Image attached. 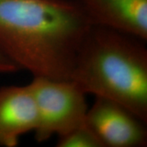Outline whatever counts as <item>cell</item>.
<instances>
[{
    "label": "cell",
    "mask_w": 147,
    "mask_h": 147,
    "mask_svg": "<svg viewBox=\"0 0 147 147\" xmlns=\"http://www.w3.org/2000/svg\"><path fill=\"white\" fill-rule=\"evenodd\" d=\"M91 26L74 0H0V48L33 77L71 79Z\"/></svg>",
    "instance_id": "cell-1"
},
{
    "label": "cell",
    "mask_w": 147,
    "mask_h": 147,
    "mask_svg": "<svg viewBox=\"0 0 147 147\" xmlns=\"http://www.w3.org/2000/svg\"><path fill=\"white\" fill-rule=\"evenodd\" d=\"M146 41L91 26L79 46L71 80L86 94L115 100L147 123Z\"/></svg>",
    "instance_id": "cell-2"
},
{
    "label": "cell",
    "mask_w": 147,
    "mask_h": 147,
    "mask_svg": "<svg viewBox=\"0 0 147 147\" xmlns=\"http://www.w3.org/2000/svg\"><path fill=\"white\" fill-rule=\"evenodd\" d=\"M36 103L37 142H47L81 126L88 110L87 94L71 79L33 77L28 84Z\"/></svg>",
    "instance_id": "cell-3"
},
{
    "label": "cell",
    "mask_w": 147,
    "mask_h": 147,
    "mask_svg": "<svg viewBox=\"0 0 147 147\" xmlns=\"http://www.w3.org/2000/svg\"><path fill=\"white\" fill-rule=\"evenodd\" d=\"M86 123L103 147L146 146L147 123L115 100L96 96Z\"/></svg>",
    "instance_id": "cell-4"
},
{
    "label": "cell",
    "mask_w": 147,
    "mask_h": 147,
    "mask_svg": "<svg viewBox=\"0 0 147 147\" xmlns=\"http://www.w3.org/2000/svg\"><path fill=\"white\" fill-rule=\"evenodd\" d=\"M92 26L107 27L147 41V0H74Z\"/></svg>",
    "instance_id": "cell-5"
},
{
    "label": "cell",
    "mask_w": 147,
    "mask_h": 147,
    "mask_svg": "<svg viewBox=\"0 0 147 147\" xmlns=\"http://www.w3.org/2000/svg\"><path fill=\"white\" fill-rule=\"evenodd\" d=\"M38 124L36 103L28 84L0 88V146L16 147Z\"/></svg>",
    "instance_id": "cell-6"
},
{
    "label": "cell",
    "mask_w": 147,
    "mask_h": 147,
    "mask_svg": "<svg viewBox=\"0 0 147 147\" xmlns=\"http://www.w3.org/2000/svg\"><path fill=\"white\" fill-rule=\"evenodd\" d=\"M57 147H103L99 139L85 123L57 137Z\"/></svg>",
    "instance_id": "cell-7"
},
{
    "label": "cell",
    "mask_w": 147,
    "mask_h": 147,
    "mask_svg": "<svg viewBox=\"0 0 147 147\" xmlns=\"http://www.w3.org/2000/svg\"><path fill=\"white\" fill-rule=\"evenodd\" d=\"M21 70V68L0 48V75L16 73Z\"/></svg>",
    "instance_id": "cell-8"
}]
</instances>
